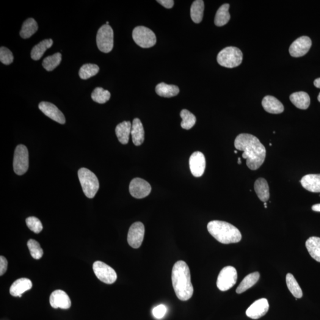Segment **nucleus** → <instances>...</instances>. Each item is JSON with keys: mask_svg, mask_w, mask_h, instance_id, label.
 Returning a JSON list of instances; mask_svg holds the SVG:
<instances>
[{"mask_svg": "<svg viewBox=\"0 0 320 320\" xmlns=\"http://www.w3.org/2000/svg\"><path fill=\"white\" fill-rule=\"evenodd\" d=\"M53 45V40L51 39L45 40L37 44L33 48L31 51V58L35 60H40L46 51Z\"/></svg>", "mask_w": 320, "mask_h": 320, "instance_id": "obj_28", "label": "nucleus"}, {"mask_svg": "<svg viewBox=\"0 0 320 320\" xmlns=\"http://www.w3.org/2000/svg\"><path fill=\"white\" fill-rule=\"evenodd\" d=\"M180 117L182 119L181 126L182 128L189 130L193 128L197 122L195 116L186 109L182 110L180 112Z\"/></svg>", "mask_w": 320, "mask_h": 320, "instance_id": "obj_33", "label": "nucleus"}, {"mask_svg": "<svg viewBox=\"0 0 320 320\" xmlns=\"http://www.w3.org/2000/svg\"><path fill=\"white\" fill-rule=\"evenodd\" d=\"M29 152L24 145L16 148L13 159V169L18 175H23L29 169Z\"/></svg>", "mask_w": 320, "mask_h": 320, "instance_id": "obj_8", "label": "nucleus"}, {"mask_svg": "<svg viewBox=\"0 0 320 320\" xmlns=\"http://www.w3.org/2000/svg\"><path fill=\"white\" fill-rule=\"evenodd\" d=\"M27 247L29 248L30 255L32 258L37 259H40L42 257L43 251L41 248L40 243L35 240H29L27 242Z\"/></svg>", "mask_w": 320, "mask_h": 320, "instance_id": "obj_37", "label": "nucleus"}, {"mask_svg": "<svg viewBox=\"0 0 320 320\" xmlns=\"http://www.w3.org/2000/svg\"><path fill=\"white\" fill-rule=\"evenodd\" d=\"M151 191L148 182L140 178H135L129 184V192L135 198L142 199L148 197Z\"/></svg>", "mask_w": 320, "mask_h": 320, "instance_id": "obj_12", "label": "nucleus"}, {"mask_svg": "<svg viewBox=\"0 0 320 320\" xmlns=\"http://www.w3.org/2000/svg\"><path fill=\"white\" fill-rule=\"evenodd\" d=\"M190 170L196 178L201 177L205 172L206 160L203 154L200 151L195 152L190 157Z\"/></svg>", "mask_w": 320, "mask_h": 320, "instance_id": "obj_13", "label": "nucleus"}, {"mask_svg": "<svg viewBox=\"0 0 320 320\" xmlns=\"http://www.w3.org/2000/svg\"><path fill=\"white\" fill-rule=\"evenodd\" d=\"M269 309L268 300L261 299L256 300L246 311V315L249 318L257 320L266 315Z\"/></svg>", "mask_w": 320, "mask_h": 320, "instance_id": "obj_16", "label": "nucleus"}, {"mask_svg": "<svg viewBox=\"0 0 320 320\" xmlns=\"http://www.w3.org/2000/svg\"><path fill=\"white\" fill-rule=\"evenodd\" d=\"M51 307L54 308H61L67 310L71 307V301L68 295L62 290H56L52 292L49 298Z\"/></svg>", "mask_w": 320, "mask_h": 320, "instance_id": "obj_17", "label": "nucleus"}, {"mask_svg": "<svg viewBox=\"0 0 320 320\" xmlns=\"http://www.w3.org/2000/svg\"><path fill=\"white\" fill-rule=\"evenodd\" d=\"M32 288V281L27 278L19 279L10 287V293L13 297H21L22 294Z\"/></svg>", "mask_w": 320, "mask_h": 320, "instance_id": "obj_20", "label": "nucleus"}, {"mask_svg": "<svg viewBox=\"0 0 320 320\" xmlns=\"http://www.w3.org/2000/svg\"><path fill=\"white\" fill-rule=\"evenodd\" d=\"M314 84L317 88L320 89V78L315 80V81H314Z\"/></svg>", "mask_w": 320, "mask_h": 320, "instance_id": "obj_44", "label": "nucleus"}, {"mask_svg": "<svg viewBox=\"0 0 320 320\" xmlns=\"http://www.w3.org/2000/svg\"><path fill=\"white\" fill-rule=\"evenodd\" d=\"M237 280V270L233 266H227L223 268L217 279L218 288L221 291H226L236 285Z\"/></svg>", "mask_w": 320, "mask_h": 320, "instance_id": "obj_9", "label": "nucleus"}, {"mask_svg": "<svg viewBox=\"0 0 320 320\" xmlns=\"http://www.w3.org/2000/svg\"><path fill=\"white\" fill-rule=\"evenodd\" d=\"M312 209L315 212H320V203L316 204V205L312 206Z\"/></svg>", "mask_w": 320, "mask_h": 320, "instance_id": "obj_43", "label": "nucleus"}, {"mask_svg": "<svg viewBox=\"0 0 320 320\" xmlns=\"http://www.w3.org/2000/svg\"><path fill=\"white\" fill-rule=\"evenodd\" d=\"M156 92L160 96L163 98H170L177 96L180 90L175 85H169L161 82L157 85Z\"/></svg>", "mask_w": 320, "mask_h": 320, "instance_id": "obj_25", "label": "nucleus"}, {"mask_svg": "<svg viewBox=\"0 0 320 320\" xmlns=\"http://www.w3.org/2000/svg\"><path fill=\"white\" fill-rule=\"evenodd\" d=\"M131 135L135 145L140 146L144 141L145 132L143 125L139 118H135L132 122Z\"/></svg>", "mask_w": 320, "mask_h": 320, "instance_id": "obj_21", "label": "nucleus"}, {"mask_svg": "<svg viewBox=\"0 0 320 320\" xmlns=\"http://www.w3.org/2000/svg\"><path fill=\"white\" fill-rule=\"evenodd\" d=\"M14 57L12 52L5 47L0 48V60L5 65H10L13 62Z\"/></svg>", "mask_w": 320, "mask_h": 320, "instance_id": "obj_39", "label": "nucleus"}, {"mask_svg": "<svg viewBox=\"0 0 320 320\" xmlns=\"http://www.w3.org/2000/svg\"><path fill=\"white\" fill-rule=\"evenodd\" d=\"M167 311V307L164 305H159L153 309V314L155 318L161 319L166 314Z\"/></svg>", "mask_w": 320, "mask_h": 320, "instance_id": "obj_40", "label": "nucleus"}, {"mask_svg": "<svg viewBox=\"0 0 320 320\" xmlns=\"http://www.w3.org/2000/svg\"><path fill=\"white\" fill-rule=\"evenodd\" d=\"M259 278H260V274L258 272L248 275L247 277L244 278L242 282L240 283L239 286L237 287L236 289L237 293L239 294L243 293V292L246 291L248 289L252 288V286L258 282Z\"/></svg>", "mask_w": 320, "mask_h": 320, "instance_id": "obj_26", "label": "nucleus"}, {"mask_svg": "<svg viewBox=\"0 0 320 320\" xmlns=\"http://www.w3.org/2000/svg\"><path fill=\"white\" fill-rule=\"evenodd\" d=\"M305 245L311 257L320 262V238L311 237L307 240Z\"/></svg>", "mask_w": 320, "mask_h": 320, "instance_id": "obj_27", "label": "nucleus"}, {"mask_svg": "<svg viewBox=\"0 0 320 320\" xmlns=\"http://www.w3.org/2000/svg\"><path fill=\"white\" fill-rule=\"evenodd\" d=\"M255 190L256 194L262 202H266L269 200L270 192L268 183L266 179L263 178H259L255 181Z\"/></svg>", "mask_w": 320, "mask_h": 320, "instance_id": "obj_23", "label": "nucleus"}, {"mask_svg": "<svg viewBox=\"0 0 320 320\" xmlns=\"http://www.w3.org/2000/svg\"><path fill=\"white\" fill-rule=\"evenodd\" d=\"M286 282L287 286L291 294L296 298V299H300L302 297V291L301 288L297 282L295 277L291 274H288L286 277Z\"/></svg>", "mask_w": 320, "mask_h": 320, "instance_id": "obj_32", "label": "nucleus"}, {"mask_svg": "<svg viewBox=\"0 0 320 320\" xmlns=\"http://www.w3.org/2000/svg\"><path fill=\"white\" fill-rule=\"evenodd\" d=\"M261 104L264 109L270 114H280L284 111L282 103L274 96H265L262 100Z\"/></svg>", "mask_w": 320, "mask_h": 320, "instance_id": "obj_18", "label": "nucleus"}, {"mask_svg": "<svg viewBox=\"0 0 320 320\" xmlns=\"http://www.w3.org/2000/svg\"><path fill=\"white\" fill-rule=\"evenodd\" d=\"M99 66L93 63H86L82 66L79 71V76L82 80H87L99 73Z\"/></svg>", "mask_w": 320, "mask_h": 320, "instance_id": "obj_35", "label": "nucleus"}, {"mask_svg": "<svg viewBox=\"0 0 320 320\" xmlns=\"http://www.w3.org/2000/svg\"><path fill=\"white\" fill-rule=\"evenodd\" d=\"M27 227L36 234L40 233L43 230V225L40 220L35 217H30L26 220Z\"/></svg>", "mask_w": 320, "mask_h": 320, "instance_id": "obj_38", "label": "nucleus"}, {"mask_svg": "<svg viewBox=\"0 0 320 320\" xmlns=\"http://www.w3.org/2000/svg\"><path fill=\"white\" fill-rule=\"evenodd\" d=\"M234 146L237 150L243 151L242 158L246 159L247 167L257 170L263 164L266 150L257 137L249 134H241L236 137Z\"/></svg>", "mask_w": 320, "mask_h": 320, "instance_id": "obj_1", "label": "nucleus"}, {"mask_svg": "<svg viewBox=\"0 0 320 320\" xmlns=\"http://www.w3.org/2000/svg\"><path fill=\"white\" fill-rule=\"evenodd\" d=\"M290 100L297 108L305 110L310 104V96L303 92H296L290 96Z\"/></svg>", "mask_w": 320, "mask_h": 320, "instance_id": "obj_24", "label": "nucleus"}, {"mask_svg": "<svg viewBox=\"0 0 320 320\" xmlns=\"http://www.w3.org/2000/svg\"><path fill=\"white\" fill-rule=\"evenodd\" d=\"M145 227L143 223L137 222L133 223L129 228L128 234V242L130 246L134 249H139L142 245L144 238Z\"/></svg>", "mask_w": 320, "mask_h": 320, "instance_id": "obj_11", "label": "nucleus"}, {"mask_svg": "<svg viewBox=\"0 0 320 320\" xmlns=\"http://www.w3.org/2000/svg\"><path fill=\"white\" fill-rule=\"evenodd\" d=\"M157 1L166 9H172L175 4V2L173 0H158Z\"/></svg>", "mask_w": 320, "mask_h": 320, "instance_id": "obj_42", "label": "nucleus"}, {"mask_svg": "<svg viewBox=\"0 0 320 320\" xmlns=\"http://www.w3.org/2000/svg\"><path fill=\"white\" fill-rule=\"evenodd\" d=\"M312 42L308 37H301L298 38L291 44L289 51L292 57L298 58L304 56L311 48Z\"/></svg>", "mask_w": 320, "mask_h": 320, "instance_id": "obj_14", "label": "nucleus"}, {"mask_svg": "<svg viewBox=\"0 0 320 320\" xmlns=\"http://www.w3.org/2000/svg\"><path fill=\"white\" fill-rule=\"evenodd\" d=\"M234 153H235L236 154H237V151H234Z\"/></svg>", "mask_w": 320, "mask_h": 320, "instance_id": "obj_48", "label": "nucleus"}, {"mask_svg": "<svg viewBox=\"0 0 320 320\" xmlns=\"http://www.w3.org/2000/svg\"><path fill=\"white\" fill-rule=\"evenodd\" d=\"M238 163H239V164H241V159H240V158H239Z\"/></svg>", "mask_w": 320, "mask_h": 320, "instance_id": "obj_45", "label": "nucleus"}, {"mask_svg": "<svg viewBox=\"0 0 320 320\" xmlns=\"http://www.w3.org/2000/svg\"><path fill=\"white\" fill-rule=\"evenodd\" d=\"M78 176L85 195L90 199L95 197L99 189L97 176L86 168H81L79 170Z\"/></svg>", "mask_w": 320, "mask_h": 320, "instance_id": "obj_4", "label": "nucleus"}, {"mask_svg": "<svg viewBox=\"0 0 320 320\" xmlns=\"http://www.w3.org/2000/svg\"><path fill=\"white\" fill-rule=\"evenodd\" d=\"M39 108L46 117L60 124L65 123L64 115L58 107L54 104L47 101L40 102L39 104Z\"/></svg>", "mask_w": 320, "mask_h": 320, "instance_id": "obj_15", "label": "nucleus"}, {"mask_svg": "<svg viewBox=\"0 0 320 320\" xmlns=\"http://www.w3.org/2000/svg\"><path fill=\"white\" fill-rule=\"evenodd\" d=\"M96 42L99 50L109 53L114 48V31L110 25L104 24L99 29Z\"/></svg>", "mask_w": 320, "mask_h": 320, "instance_id": "obj_7", "label": "nucleus"}, {"mask_svg": "<svg viewBox=\"0 0 320 320\" xmlns=\"http://www.w3.org/2000/svg\"><path fill=\"white\" fill-rule=\"evenodd\" d=\"M134 42L142 48H150L156 45L155 34L148 27L137 26L132 32Z\"/></svg>", "mask_w": 320, "mask_h": 320, "instance_id": "obj_6", "label": "nucleus"}, {"mask_svg": "<svg viewBox=\"0 0 320 320\" xmlns=\"http://www.w3.org/2000/svg\"><path fill=\"white\" fill-rule=\"evenodd\" d=\"M264 206H265V208H267V203H266V202H264Z\"/></svg>", "mask_w": 320, "mask_h": 320, "instance_id": "obj_47", "label": "nucleus"}, {"mask_svg": "<svg viewBox=\"0 0 320 320\" xmlns=\"http://www.w3.org/2000/svg\"><path fill=\"white\" fill-rule=\"evenodd\" d=\"M318 100L320 102V93L319 95L318 96Z\"/></svg>", "mask_w": 320, "mask_h": 320, "instance_id": "obj_46", "label": "nucleus"}, {"mask_svg": "<svg viewBox=\"0 0 320 320\" xmlns=\"http://www.w3.org/2000/svg\"><path fill=\"white\" fill-rule=\"evenodd\" d=\"M110 93L101 87H96L92 93V99L96 103L103 104L109 100Z\"/></svg>", "mask_w": 320, "mask_h": 320, "instance_id": "obj_36", "label": "nucleus"}, {"mask_svg": "<svg viewBox=\"0 0 320 320\" xmlns=\"http://www.w3.org/2000/svg\"><path fill=\"white\" fill-rule=\"evenodd\" d=\"M38 29V24L34 19L29 18L24 22L20 32V37L28 39L34 35Z\"/></svg>", "mask_w": 320, "mask_h": 320, "instance_id": "obj_31", "label": "nucleus"}, {"mask_svg": "<svg viewBox=\"0 0 320 320\" xmlns=\"http://www.w3.org/2000/svg\"><path fill=\"white\" fill-rule=\"evenodd\" d=\"M93 271L99 280L107 284H112L117 280L115 270L107 264L100 261L95 262L93 266Z\"/></svg>", "mask_w": 320, "mask_h": 320, "instance_id": "obj_10", "label": "nucleus"}, {"mask_svg": "<svg viewBox=\"0 0 320 320\" xmlns=\"http://www.w3.org/2000/svg\"><path fill=\"white\" fill-rule=\"evenodd\" d=\"M205 5L202 0H196L190 8V16L195 23H200L202 20Z\"/></svg>", "mask_w": 320, "mask_h": 320, "instance_id": "obj_30", "label": "nucleus"}, {"mask_svg": "<svg viewBox=\"0 0 320 320\" xmlns=\"http://www.w3.org/2000/svg\"><path fill=\"white\" fill-rule=\"evenodd\" d=\"M132 125L129 121L118 124L116 127V134L119 140L123 145L127 144L129 142V135L131 134Z\"/></svg>", "mask_w": 320, "mask_h": 320, "instance_id": "obj_22", "label": "nucleus"}, {"mask_svg": "<svg viewBox=\"0 0 320 320\" xmlns=\"http://www.w3.org/2000/svg\"><path fill=\"white\" fill-rule=\"evenodd\" d=\"M172 280L174 290L179 300L186 301L191 299L194 294V287L189 267L186 262H176L173 267Z\"/></svg>", "mask_w": 320, "mask_h": 320, "instance_id": "obj_2", "label": "nucleus"}, {"mask_svg": "<svg viewBox=\"0 0 320 320\" xmlns=\"http://www.w3.org/2000/svg\"><path fill=\"white\" fill-rule=\"evenodd\" d=\"M230 4H224L218 10L215 18V24L217 26H223L228 23L231 16L229 13Z\"/></svg>", "mask_w": 320, "mask_h": 320, "instance_id": "obj_29", "label": "nucleus"}, {"mask_svg": "<svg viewBox=\"0 0 320 320\" xmlns=\"http://www.w3.org/2000/svg\"><path fill=\"white\" fill-rule=\"evenodd\" d=\"M242 60V52L237 47H227L220 51L217 56V62L219 64L228 68L238 67Z\"/></svg>", "mask_w": 320, "mask_h": 320, "instance_id": "obj_5", "label": "nucleus"}, {"mask_svg": "<svg viewBox=\"0 0 320 320\" xmlns=\"http://www.w3.org/2000/svg\"><path fill=\"white\" fill-rule=\"evenodd\" d=\"M300 184L305 189L313 193H320V174H310L303 176Z\"/></svg>", "mask_w": 320, "mask_h": 320, "instance_id": "obj_19", "label": "nucleus"}, {"mask_svg": "<svg viewBox=\"0 0 320 320\" xmlns=\"http://www.w3.org/2000/svg\"><path fill=\"white\" fill-rule=\"evenodd\" d=\"M207 228L211 235L220 243H237L242 239L239 229L227 222L212 220L208 223Z\"/></svg>", "mask_w": 320, "mask_h": 320, "instance_id": "obj_3", "label": "nucleus"}, {"mask_svg": "<svg viewBox=\"0 0 320 320\" xmlns=\"http://www.w3.org/2000/svg\"><path fill=\"white\" fill-rule=\"evenodd\" d=\"M8 262L4 256L0 257V276L3 275L7 269Z\"/></svg>", "mask_w": 320, "mask_h": 320, "instance_id": "obj_41", "label": "nucleus"}, {"mask_svg": "<svg viewBox=\"0 0 320 320\" xmlns=\"http://www.w3.org/2000/svg\"><path fill=\"white\" fill-rule=\"evenodd\" d=\"M62 55L60 53H55L51 56L45 58L43 60L42 66L46 71H52L56 68L61 62Z\"/></svg>", "mask_w": 320, "mask_h": 320, "instance_id": "obj_34", "label": "nucleus"}]
</instances>
